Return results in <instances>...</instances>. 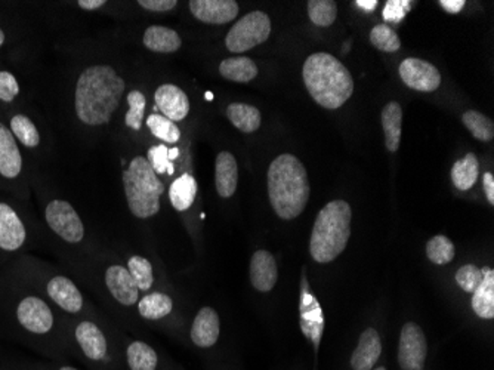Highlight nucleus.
Returning <instances> with one entry per match:
<instances>
[{"instance_id":"17","label":"nucleus","mask_w":494,"mask_h":370,"mask_svg":"<svg viewBox=\"0 0 494 370\" xmlns=\"http://www.w3.org/2000/svg\"><path fill=\"white\" fill-rule=\"evenodd\" d=\"M190 13L205 24L223 25L239 17L240 6L234 0H191Z\"/></svg>"},{"instance_id":"49","label":"nucleus","mask_w":494,"mask_h":370,"mask_svg":"<svg viewBox=\"0 0 494 370\" xmlns=\"http://www.w3.org/2000/svg\"><path fill=\"white\" fill-rule=\"evenodd\" d=\"M179 149H177V147H173V149H169V158L172 160V162H175L178 158H179Z\"/></svg>"},{"instance_id":"45","label":"nucleus","mask_w":494,"mask_h":370,"mask_svg":"<svg viewBox=\"0 0 494 370\" xmlns=\"http://www.w3.org/2000/svg\"><path fill=\"white\" fill-rule=\"evenodd\" d=\"M438 4L443 6V8L450 14H459L461 13L463 6H465V0H440Z\"/></svg>"},{"instance_id":"48","label":"nucleus","mask_w":494,"mask_h":370,"mask_svg":"<svg viewBox=\"0 0 494 370\" xmlns=\"http://www.w3.org/2000/svg\"><path fill=\"white\" fill-rule=\"evenodd\" d=\"M8 43V33L5 32L4 27H0V50H4Z\"/></svg>"},{"instance_id":"1","label":"nucleus","mask_w":494,"mask_h":370,"mask_svg":"<svg viewBox=\"0 0 494 370\" xmlns=\"http://www.w3.org/2000/svg\"><path fill=\"white\" fill-rule=\"evenodd\" d=\"M4 277V312L8 328L52 362H64L69 357L66 316L32 287Z\"/></svg>"},{"instance_id":"25","label":"nucleus","mask_w":494,"mask_h":370,"mask_svg":"<svg viewBox=\"0 0 494 370\" xmlns=\"http://www.w3.org/2000/svg\"><path fill=\"white\" fill-rule=\"evenodd\" d=\"M173 311V300L168 293L151 291L141 296L136 304V312L142 320H163Z\"/></svg>"},{"instance_id":"21","label":"nucleus","mask_w":494,"mask_h":370,"mask_svg":"<svg viewBox=\"0 0 494 370\" xmlns=\"http://www.w3.org/2000/svg\"><path fill=\"white\" fill-rule=\"evenodd\" d=\"M237 185H239L237 158L230 151H221L215 160V188L223 199H230L237 192Z\"/></svg>"},{"instance_id":"47","label":"nucleus","mask_w":494,"mask_h":370,"mask_svg":"<svg viewBox=\"0 0 494 370\" xmlns=\"http://www.w3.org/2000/svg\"><path fill=\"white\" fill-rule=\"evenodd\" d=\"M355 5L360 6V8L367 9V11H373L376 8V5H378V0H369V2L367 0H357Z\"/></svg>"},{"instance_id":"50","label":"nucleus","mask_w":494,"mask_h":370,"mask_svg":"<svg viewBox=\"0 0 494 370\" xmlns=\"http://www.w3.org/2000/svg\"><path fill=\"white\" fill-rule=\"evenodd\" d=\"M376 370H387V369H385V367L380 366V369H376Z\"/></svg>"},{"instance_id":"32","label":"nucleus","mask_w":494,"mask_h":370,"mask_svg":"<svg viewBox=\"0 0 494 370\" xmlns=\"http://www.w3.org/2000/svg\"><path fill=\"white\" fill-rule=\"evenodd\" d=\"M480 175V163L474 153L466 154L465 158L457 160L452 167V181L454 187L461 192H468L474 187Z\"/></svg>"},{"instance_id":"7","label":"nucleus","mask_w":494,"mask_h":370,"mask_svg":"<svg viewBox=\"0 0 494 370\" xmlns=\"http://www.w3.org/2000/svg\"><path fill=\"white\" fill-rule=\"evenodd\" d=\"M122 187L128 211L133 218L151 220L160 212L166 187L145 156L135 154L124 162Z\"/></svg>"},{"instance_id":"33","label":"nucleus","mask_w":494,"mask_h":370,"mask_svg":"<svg viewBox=\"0 0 494 370\" xmlns=\"http://www.w3.org/2000/svg\"><path fill=\"white\" fill-rule=\"evenodd\" d=\"M126 113H124V126L126 130L140 133L144 126L145 109H147V96L144 92L135 87L126 92Z\"/></svg>"},{"instance_id":"15","label":"nucleus","mask_w":494,"mask_h":370,"mask_svg":"<svg viewBox=\"0 0 494 370\" xmlns=\"http://www.w3.org/2000/svg\"><path fill=\"white\" fill-rule=\"evenodd\" d=\"M152 100V112L160 113L161 116L169 119L173 123L186 121L187 116L190 114V98L177 85L163 84L157 86Z\"/></svg>"},{"instance_id":"10","label":"nucleus","mask_w":494,"mask_h":370,"mask_svg":"<svg viewBox=\"0 0 494 370\" xmlns=\"http://www.w3.org/2000/svg\"><path fill=\"white\" fill-rule=\"evenodd\" d=\"M32 245V229L18 204L0 197V271L25 254Z\"/></svg>"},{"instance_id":"42","label":"nucleus","mask_w":494,"mask_h":370,"mask_svg":"<svg viewBox=\"0 0 494 370\" xmlns=\"http://www.w3.org/2000/svg\"><path fill=\"white\" fill-rule=\"evenodd\" d=\"M410 9V2H401V0H389L385 11H383V18L387 22L399 23L404 18L406 11Z\"/></svg>"},{"instance_id":"22","label":"nucleus","mask_w":494,"mask_h":370,"mask_svg":"<svg viewBox=\"0 0 494 370\" xmlns=\"http://www.w3.org/2000/svg\"><path fill=\"white\" fill-rule=\"evenodd\" d=\"M9 131L13 132L14 138L17 140L21 149L36 151L41 147V132L39 125L33 117H30L24 112L9 113L6 121Z\"/></svg>"},{"instance_id":"6","label":"nucleus","mask_w":494,"mask_h":370,"mask_svg":"<svg viewBox=\"0 0 494 370\" xmlns=\"http://www.w3.org/2000/svg\"><path fill=\"white\" fill-rule=\"evenodd\" d=\"M302 77L313 100L325 109L343 107L354 92V79L348 68L325 52L309 55L302 68Z\"/></svg>"},{"instance_id":"5","label":"nucleus","mask_w":494,"mask_h":370,"mask_svg":"<svg viewBox=\"0 0 494 370\" xmlns=\"http://www.w3.org/2000/svg\"><path fill=\"white\" fill-rule=\"evenodd\" d=\"M268 197L277 217L293 220L306 208L309 199L308 174L293 154H281L272 160L267 174Z\"/></svg>"},{"instance_id":"26","label":"nucleus","mask_w":494,"mask_h":370,"mask_svg":"<svg viewBox=\"0 0 494 370\" xmlns=\"http://www.w3.org/2000/svg\"><path fill=\"white\" fill-rule=\"evenodd\" d=\"M482 280L472 293V310L486 320L494 319V271L490 266L480 268Z\"/></svg>"},{"instance_id":"11","label":"nucleus","mask_w":494,"mask_h":370,"mask_svg":"<svg viewBox=\"0 0 494 370\" xmlns=\"http://www.w3.org/2000/svg\"><path fill=\"white\" fill-rule=\"evenodd\" d=\"M0 190L11 193L20 200H27L30 196L24 153L4 119H0Z\"/></svg>"},{"instance_id":"19","label":"nucleus","mask_w":494,"mask_h":370,"mask_svg":"<svg viewBox=\"0 0 494 370\" xmlns=\"http://www.w3.org/2000/svg\"><path fill=\"white\" fill-rule=\"evenodd\" d=\"M221 337V320L216 310L203 307L194 317L190 339L198 348H212Z\"/></svg>"},{"instance_id":"39","label":"nucleus","mask_w":494,"mask_h":370,"mask_svg":"<svg viewBox=\"0 0 494 370\" xmlns=\"http://www.w3.org/2000/svg\"><path fill=\"white\" fill-rule=\"evenodd\" d=\"M21 95V85L13 71L0 68V104L14 105Z\"/></svg>"},{"instance_id":"29","label":"nucleus","mask_w":494,"mask_h":370,"mask_svg":"<svg viewBox=\"0 0 494 370\" xmlns=\"http://www.w3.org/2000/svg\"><path fill=\"white\" fill-rule=\"evenodd\" d=\"M225 116L235 130L243 133L256 132L262 123L260 109L246 103H231L225 109Z\"/></svg>"},{"instance_id":"43","label":"nucleus","mask_w":494,"mask_h":370,"mask_svg":"<svg viewBox=\"0 0 494 370\" xmlns=\"http://www.w3.org/2000/svg\"><path fill=\"white\" fill-rule=\"evenodd\" d=\"M138 5L149 13H169L173 8H177L178 2L177 0H140Z\"/></svg>"},{"instance_id":"3","label":"nucleus","mask_w":494,"mask_h":370,"mask_svg":"<svg viewBox=\"0 0 494 370\" xmlns=\"http://www.w3.org/2000/svg\"><path fill=\"white\" fill-rule=\"evenodd\" d=\"M4 275L32 287L50 304L54 305L62 316L70 319L103 317L92 307L80 286L70 275H64L41 259L27 254L21 255L5 268Z\"/></svg>"},{"instance_id":"2","label":"nucleus","mask_w":494,"mask_h":370,"mask_svg":"<svg viewBox=\"0 0 494 370\" xmlns=\"http://www.w3.org/2000/svg\"><path fill=\"white\" fill-rule=\"evenodd\" d=\"M128 84L117 67L94 63L78 71L73 87V113L82 126L96 130L112 123Z\"/></svg>"},{"instance_id":"23","label":"nucleus","mask_w":494,"mask_h":370,"mask_svg":"<svg viewBox=\"0 0 494 370\" xmlns=\"http://www.w3.org/2000/svg\"><path fill=\"white\" fill-rule=\"evenodd\" d=\"M382 354V344L378 330L369 328L361 333L359 344L351 356V367L354 370H371Z\"/></svg>"},{"instance_id":"38","label":"nucleus","mask_w":494,"mask_h":370,"mask_svg":"<svg viewBox=\"0 0 494 370\" xmlns=\"http://www.w3.org/2000/svg\"><path fill=\"white\" fill-rule=\"evenodd\" d=\"M370 42L382 52H397L401 48L398 34L389 25L380 24L370 32Z\"/></svg>"},{"instance_id":"34","label":"nucleus","mask_w":494,"mask_h":370,"mask_svg":"<svg viewBox=\"0 0 494 370\" xmlns=\"http://www.w3.org/2000/svg\"><path fill=\"white\" fill-rule=\"evenodd\" d=\"M144 125L149 128L152 137L160 140L161 144L175 146L181 140V130L178 128L177 123L161 116L160 113H151L145 119Z\"/></svg>"},{"instance_id":"41","label":"nucleus","mask_w":494,"mask_h":370,"mask_svg":"<svg viewBox=\"0 0 494 370\" xmlns=\"http://www.w3.org/2000/svg\"><path fill=\"white\" fill-rule=\"evenodd\" d=\"M482 275L481 270L478 266L468 264L457 270L456 282L463 291L468 293H474L475 289L481 284Z\"/></svg>"},{"instance_id":"8","label":"nucleus","mask_w":494,"mask_h":370,"mask_svg":"<svg viewBox=\"0 0 494 370\" xmlns=\"http://www.w3.org/2000/svg\"><path fill=\"white\" fill-rule=\"evenodd\" d=\"M350 204L334 200L318 212L314 222L309 254L318 264H329L345 250L351 238Z\"/></svg>"},{"instance_id":"18","label":"nucleus","mask_w":494,"mask_h":370,"mask_svg":"<svg viewBox=\"0 0 494 370\" xmlns=\"http://www.w3.org/2000/svg\"><path fill=\"white\" fill-rule=\"evenodd\" d=\"M249 279L252 286L261 293L271 292L279 280V268L271 252L265 249L256 250L249 264Z\"/></svg>"},{"instance_id":"40","label":"nucleus","mask_w":494,"mask_h":370,"mask_svg":"<svg viewBox=\"0 0 494 370\" xmlns=\"http://www.w3.org/2000/svg\"><path fill=\"white\" fill-rule=\"evenodd\" d=\"M145 158L157 175H173L175 172V167L169 158V149L166 147V144H156V146L150 147Z\"/></svg>"},{"instance_id":"14","label":"nucleus","mask_w":494,"mask_h":370,"mask_svg":"<svg viewBox=\"0 0 494 370\" xmlns=\"http://www.w3.org/2000/svg\"><path fill=\"white\" fill-rule=\"evenodd\" d=\"M428 354V342L416 323H406L401 329L398 365L401 370H424Z\"/></svg>"},{"instance_id":"31","label":"nucleus","mask_w":494,"mask_h":370,"mask_svg":"<svg viewBox=\"0 0 494 370\" xmlns=\"http://www.w3.org/2000/svg\"><path fill=\"white\" fill-rule=\"evenodd\" d=\"M129 273L133 275V282L136 287L140 289L141 293H149L152 291L154 284H156V275H154V266L149 258H145L142 255L131 254L126 261Z\"/></svg>"},{"instance_id":"44","label":"nucleus","mask_w":494,"mask_h":370,"mask_svg":"<svg viewBox=\"0 0 494 370\" xmlns=\"http://www.w3.org/2000/svg\"><path fill=\"white\" fill-rule=\"evenodd\" d=\"M107 5L105 0H78V6L83 11H87V13H94V11H98V9L104 8Z\"/></svg>"},{"instance_id":"12","label":"nucleus","mask_w":494,"mask_h":370,"mask_svg":"<svg viewBox=\"0 0 494 370\" xmlns=\"http://www.w3.org/2000/svg\"><path fill=\"white\" fill-rule=\"evenodd\" d=\"M96 264L99 266V284L105 292L108 301H112L115 307L122 308L124 311L136 307L141 292L136 287L126 264L107 255H103Z\"/></svg>"},{"instance_id":"27","label":"nucleus","mask_w":494,"mask_h":370,"mask_svg":"<svg viewBox=\"0 0 494 370\" xmlns=\"http://www.w3.org/2000/svg\"><path fill=\"white\" fill-rule=\"evenodd\" d=\"M219 75L235 84H249L260 75V68L253 59L243 55H234L219 64Z\"/></svg>"},{"instance_id":"37","label":"nucleus","mask_w":494,"mask_h":370,"mask_svg":"<svg viewBox=\"0 0 494 370\" xmlns=\"http://www.w3.org/2000/svg\"><path fill=\"white\" fill-rule=\"evenodd\" d=\"M308 15L318 27H330L338 17V6L334 0H309Z\"/></svg>"},{"instance_id":"13","label":"nucleus","mask_w":494,"mask_h":370,"mask_svg":"<svg viewBox=\"0 0 494 370\" xmlns=\"http://www.w3.org/2000/svg\"><path fill=\"white\" fill-rule=\"evenodd\" d=\"M271 18L262 11H252L239 18L228 30L225 36V48L228 52L239 55L253 50L261 43L267 42L271 34Z\"/></svg>"},{"instance_id":"4","label":"nucleus","mask_w":494,"mask_h":370,"mask_svg":"<svg viewBox=\"0 0 494 370\" xmlns=\"http://www.w3.org/2000/svg\"><path fill=\"white\" fill-rule=\"evenodd\" d=\"M69 357L87 370H124V335L105 317H66Z\"/></svg>"},{"instance_id":"28","label":"nucleus","mask_w":494,"mask_h":370,"mask_svg":"<svg viewBox=\"0 0 494 370\" xmlns=\"http://www.w3.org/2000/svg\"><path fill=\"white\" fill-rule=\"evenodd\" d=\"M197 193V181L190 172H184L170 184L168 194H169V202L173 209L178 212H186L196 202Z\"/></svg>"},{"instance_id":"36","label":"nucleus","mask_w":494,"mask_h":370,"mask_svg":"<svg viewBox=\"0 0 494 370\" xmlns=\"http://www.w3.org/2000/svg\"><path fill=\"white\" fill-rule=\"evenodd\" d=\"M454 254H456V250H454L453 241L443 234L434 236L426 243V257L435 266L450 264L454 259Z\"/></svg>"},{"instance_id":"46","label":"nucleus","mask_w":494,"mask_h":370,"mask_svg":"<svg viewBox=\"0 0 494 370\" xmlns=\"http://www.w3.org/2000/svg\"><path fill=\"white\" fill-rule=\"evenodd\" d=\"M484 192H486L487 200L489 203L494 204V175L491 172H486L484 174Z\"/></svg>"},{"instance_id":"30","label":"nucleus","mask_w":494,"mask_h":370,"mask_svg":"<svg viewBox=\"0 0 494 370\" xmlns=\"http://www.w3.org/2000/svg\"><path fill=\"white\" fill-rule=\"evenodd\" d=\"M382 128L385 132V144L388 151L396 153L401 142V131H403V109L397 101L388 103L382 110Z\"/></svg>"},{"instance_id":"16","label":"nucleus","mask_w":494,"mask_h":370,"mask_svg":"<svg viewBox=\"0 0 494 370\" xmlns=\"http://www.w3.org/2000/svg\"><path fill=\"white\" fill-rule=\"evenodd\" d=\"M399 77L410 89L419 92L437 91L441 85L440 71L424 59H406L399 64Z\"/></svg>"},{"instance_id":"20","label":"nucleus","mask_w":494,"mask_h":370,"mask_svg":"<svg viewBox=\"0 0 494 370\" xmlns=\"http://www.w3.org/2000/svg\"><path fill=\"white\" fill-rule=\"evenodd\" d=\"M124 370H159V354L142 339L124 338Z\"/></svg>"},{"instance_id":"24","label":"nucleus","mask_w":494,"mask_h":370,"mask_svg":"<svg viewBox=\"0 0 494 370\" xmlns=\"http://www.w3.org/2000/svg\"><path fill=\"white\" fill-rule=\"evenodd\" d=\"M142 45L156 54H173L181 50L182 39L178 32L165 25H150L142 34Z\"/></svg>"},{"instance_id":"35","label":"nucleus","mask_w":494,"mask_h":370,"mask_svg":"<svg viewBox=\"0 0 494 370\" xmlns=\"http://www.w3.org/2000/svg\"><path fill=\"white\" fill-rule=\"evenodd\" d=\"M462 122L463 125L468 128L474 138L480 140V141L489 142L494 138V123L490 117H487L486 114H481L475 110H470V112L463 113L462 114Z\"/></svg>"},{"instance_id":"9","label":"nucleus","mask_w":494,"mask_h":370,"mask_svg":"<svg viewBox=\"0 0 494 370\" xmlns=\"http://www.w3.org/2000/svg\"><path fill=\"white\" fill-rule=\"evenodd\" d=\"M41 217L52 238L66 248H82L87 243V225L69 200L48 197L41 200Z\"/></svg>"}]
</instances>
